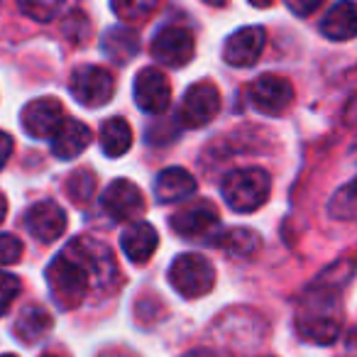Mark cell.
Segmentation results:
<instances>
[{
    "label": "cell",
    "instance_id": "5b68a950",
    "mask_svg": "<svg viewBox=\"0 0 357 357\" xmlns=\"http://www.w3.org/2000/svg\"><path fill=\"white\" fill-rule=\"evenodd\" d=\"M64 250H69L76 259L86 267L91 277V287H98V289H110L115 287L118 282V264H115V257L110 252L108 245L98 243L93 238H76L66 245Z\"/></svg>",
    "mask_w": 357,
    "mask_h": 357
},
{
    "label": "cell",
    "instance_id": "2e32d148",
    "mask_svg": "<svg viewBox=\"0 0 357 357\" xmlns=\"http://www.w3.org/2000/svg\"><path fill=\"white\" fill-rule=\"evenodd\" d=\"M323 37L333 42H347L357 37V6L352 0H340L321 20Z\"/></svg>",
    "mask_w": 357,
    "mask_h": 357
},
{
    "label": "cell",
    "instance_id": "e575fe53",
    "mask_svg": "<svg viewBox=\"0 0 357 357\" xmlns=\"http://www.w3.org/2000/svg\"><path fill=\"white\" fill-rule=\"evenodd\" d=\"M206 6H213V8H220V6H225V0H204Z\"/></svg>",
    "mask_w": 357,
    "mask_h": 357
},
{
    "label": "cell",
    "instance_id": "ffe728a7",
    "mask_svg": "<svg viewBox=\"0 0 357 357\" xmlns=\"http://www.w3.org/2000/svg\"><path fill=\"white\" fill-rule=\"evenodd\" d=\"M100 47H103V52L115 64H128L139 52V37H137V32L130 30V27L118 25V27L105 30L103 40H100Z\"/></svg>",
    "mask_w": 357,
    "mask_h": 357
},
{
    "label": "cell",
    "instance_id": "ac0fdd59",
    "mask_svg": "<svg viewBox=\"0 0 357 357\" xmlns=\"http://www.w3.org/2000/svg\"><path fill=\"white\" fill-rule=\"evenodd\" d=\"M196 191V178L186 169L169 167L157 174L154 178V194L159 204H176Z\"/></svg>",
    "mask_w": 357,
    "mask_h": 357
},
{
    "label": "cell",
    "instance_id": "d6986e66",
    "mask_svg": "<svg viewBox=\"0 0 357 357\" xmlns=\"http://www.w3.org/2000/svg\"><path fill=\"white\" fill-rule=\"evenodd\" d=\"M157 245H159V235L154 230V225L149 223H132L123 233V238H120V248H123L125 257L135 264L149 262Z\"/></svg>",
    "mask_w": 357,
    "mask_h": 357
},
{
    "label": "cell",
    "instance_id": "8992f818",
    "mask_svg": "<svg viewBox=\"0 0 357 357\" xmlns=\"http://www.w3.org/2000/svg\"><path fill=\"white\" fill-rule=\"evenodd\" d=\"M169 225L172 230L184 240H194V243H201V240H211L215 245V238L220 235V218L218 211L208 204V201H196L191 206H184L181 211L169 218Z\"/></svg>",
    "mask_w": 357,
    "mask_h": 357
},
{
    "label": "cell",
    "instance_id": "d4e9b609",
    "mask_svg": "<svg viewBox=\"0 0 357 357\" xmlns=\"http://www.w3.org/2000/svg\"><path fill=\"white\" fill-rule=\"evenodd\" d=\"M162 0H110V8L123 22H142L159 8Z\"/></svg>",
    "mask_w": 357,
    "mask_h": 357
},
{
    "label": "cell",
    "instance_id": "603a6c76",
    "mask_svg": "<svg viewBox=\"0 0 357 357\" xmlns=\"http://www.w3.org/2000/svg\"><path fill=\"white\" fill-rule=\"evenodd\" d=\"M215 245L225 248V252L233 257H255L262 248V238L250 228H233L228 233H220Z\"/></svg>",
    "mask_w": 357,
    "mask_h": 357
},
{
    "label": "cell",
    "instance_id": "cb8c5ba5",
    "mask_svg": "<svg viewBox=\"0 0 357 357\" xmlns=\"http://www.w3.org/2000/svg\"><path fill=\"white\" fill-rule=\"evenodd\" d=\"M328 213L335 220H357V176L333 194L328 201Z\"/></svg>",
    "mask_w": 357,
    "mask_h": 357
},
{
    "label": "cell",
    "instance_id": "9c48e42d",
    "mask_svg": "<svg viewBox=\"0 0 357 357\" xmlns=\"http://www.w3.org/2000/svg\"><path fill=\"white\" fill-rule=\"evenodd\" d=\"M248 96L259 113L277 118V115H282L291 105L294 86L289 84V79H284L279 74H262L259 79H255L250 84Z\"/></svg>",
    "mask_w": 357,
    "mask_h": 357
},
{
    "label": "cell",
    "instance_id": "7c38bea8",
    "mask_svg": "<svg viewBox=\"0 0 357 357\" xmlns=\"http://www.w3.org/2000/svg\"><path fill=\"white\" fill-rule=\"evenodd\" d=\"M100 204H103L105 213L113 220H118V223L137 220L144 213V208H147L139 186L132 184L130 178H115L113 184L105 189Z\"/></svg>",
    "mask_w": 357,
    "mask_h": 357
},
{
    "label": "cell",
    "instance_id": "1f68e13d",
    "mask_svg": "<svg viewBox=\"0 0 357 357\" xmlns=\"http://www.w3.org/2000/svg\"><path fill=\"white\" fill-rule=\"evenodd\" d=\"M100 357H135L132 352H125V350H105Z\"/></svg>",
    "mask_w": 357,
    "mask_h": 357
},
{
    "label": "cell",
    "instance_id": "836d02e7",
    "mask_svg": "<svg viewBox=\"0 0 357 357\" xmlns=\"http://www.w3.org/2000/svg\"><path fill=\"white\" fill-rule=\"evenodd\" d=\"M250 6H255V8H267V6H272V0H250Z\"/></svg>",
    "mask_w": 357,
    "mask_h": 357
},
{
    "label": "cell",
    "instance_id": "52a82bcc",
    "mask_svg": "<svg viewBox=\"0 0 357 357\" xmlns=\"http://www.w3.org/2000/svg\"><path fill=\"white\" fill-rule=\"evenodd\" d=\"M69 91L86 108H100L110 103L115 93V76L108 69L96 64H84L74 69L69 81Z\"/></svg>",
    "mask_w": 357,
    "mask_h": 357
},
{
    "label": "cell",
    "instance_id": "4fadbf2b",
    "mask_svg": "<svg viewBox=\"0 0 357 357\" xmlns=\"http://www.w3.org/2000/svg\"><path fill=\"white\" fill-rule=\"evenodd\" d=\"M135 103L144 113L159 115L169 108V100H172V84L164 76V71L159 69H142L135 76Z\"/></svg>",
    "mask_w": 357,
    "mask_h": 357
},
{
    "label": "cell",
    "instance_id": "d6a6232c",
    "mask_svg": "<svg viewBox=\"0 0 357 357\" xmlns=\"http://www.w3.org/2000/svg\"><path fill=\"white\" fill-rule=\"evenodd\" d=\"M6 213H8V199L3 194H0V223L6 220Z\"/></svg>",
    "mask_w": 357,
    "mask_h": 357
},
{
    "label": "cell",
    "instance_id": "4316f807",
    "mask_svg": "<svg viewBox=\"0 0 357 357\" xmlns=\"http://www.w3.org/2000/svg\"><path fill=\"white\" fill-rule=\"evenodd\" d=\"M20 10L25 13L27 17L40 22H50L52 17H56V13L61 10L64 0H17Z\"/></svg>",
    "mask_w": 357,
    "mask_h": 357
},
{
    "label": "cell",
    "instance_id": "8fae6325",
    "mask_svg": "<svg viewBox=\"0 0 357 357\" xmlns=\"http://www.w3.org/2000/svg\"><path fill=\"white\" fill-rule=\"evenodd\" d=\"M64 120H66L64 105L56 98H50V96L30 100V103L22 108V115H20V123H22V128H25V132L35 139L54 137V132L61 128Z\"/></svg>",
    "mask_w": 357,
    "mask_h": 357
},
{
    "label": "cell",
    "instance_id": "6da1fadb",
    "mask_svg": "<svg viewBox=\"0 0 357 357\" xmlns=\"http://www.w3.org/2000/svg\"><path fill=\"white\" fill-rule=\"evenodd\" d=\"M296 331L303 340L316 345H331L340 335V316L333 291H328L321 282L303 298V306L296 316Z\"/></svg>",
    "mask_w": 357,
    "mask_h": 357
},
{
    "label": "cell",
    "instance_id": "44dd1931",
    "mask_svg": "<svg viewBox=\"0 0 357 357\" xmlns=\"http://www.w3.org/2000/svg\"><path fill=\"white\" fill-rule=\"evenodd\" d=\"M52 326H54V321H52V316L47 313V308H42V306H25L20 311V316H17L13 333H15V335L20 337L22 342L32 345V342L42 340V337H45L47 333L52 331Z\"/></svg>",
    "mask_w": 357,
    "mask_h": 357
},
{
    "label": "cell",
    "instance_id": "30bf717a",
    "mask_svg": "<svg viewBox=\"0 0 357 357\" xmlns=\"http://www.w3.org/2000/svg\"><path fill=\"white\" fill-rule=\"evenodd\" d=\"M149 52H152L154 61H159L164 66H172V69H178V66H186L194 59L196 42L194 35L189 30H184V27H164L152 40Z\"/></svg>",
    "mask_w": 357,
    "mask_h": 357
},
{
    "label": "cell",
    "instance_id": "7a4b0ae2",
    "mask_svg": "<svg viewBox=\"0 0 357 357\" xmlns=\"http://www.w3.org/2000/svg\"><path fill=\"white\" fill-rule=\"evenodd\" d=\"M45 277H47V287H50L52 298H54L56 306L64 308V311H71V308L81 306L91 291L89 272H86V267L69 252V250H64V252L52 259Z\"/></svg>",
    "mask_w": 357,
    "mask_h": 357
},
{
    "label": "cell",
    "instance_id": "f546056e",
    "mask_svg": "<svg viewBox=\"0 0 357 357\" xmlns=\"http://www.w3.org/2000/svg\"><path fill=\"white\" fill-rule=\"evenodd\" d=\"M323 0H287V8L298 17H308L311 13H316L321 8Z\"/></svg>",
    "mask_w": 357,
    "mask_h": 357
},
{
    "label": "cell",
    "instance_id": "3957f363",
    "mask_svg": "<svg viewBox=\"0 0 357 357\" xmlns=\"http://www.w3.org/2000/svg\"><path fill=\"white\" fill-rule=\"evenodd\" d=\"M220 191H223L228 208L238 211V213H252L269 199L272 178L264 169L257 167L238 169V172H230L223 178Z\"/></svg>",
    "mask_w": 357,
    "mask_h": 357
},
{
    "label": "cell",
    "instance_id": "277c9868",
    "mask_svg": "<svg viewBox=\"0 0 357 357\" xmlns=\"http://www.w3.org/2000/svg\"><path fill=\"white\" fill-rule=\"evenodd\" d=\"M169 284L184 298L206 296L215 284V267L204 255H178L169 267Z\"/></svg>",
    "mask_w": 357,
    "mask_h": 357
},
{
    "label": "cell",
    "instance_id": "5bb4252c",
    "mask_svg": "<svg viewBox=\"0 0 357 357\" xmlns=\"http://www.w3.org/2000/svg\"><path fill=\"white\" fill-rule=\"evenodd\" d=\"M66 225H69V218H66L64 208L54 201H40V204L30 206V211L25 213V228L30 230L32 238L45 245L59 240Z\"/></svg>",
    "mask_w": 357,
    "mask_h": 357
},
{
    "label": "cell",
    "instance_id": "4dcf8cb0",
    "mask_svg": "<svg viewBox=\"0 0 357 357\" xmlns=\"http://www.w3.org/2000/svg\"><path fill=\"white\" fill-rule=\"evenodd\" d=\"M10 154H13V137L8 132H3V130H0V169L8 164Z\"/></svg>",
    "mask_w": 357,
    "mask_h": 357
},
{
    "label": "cell",
    "instance_id": "e0dca14e",
    "mask_svg": "<svg viewBox=\"0 0 357 357\" xmlns=\"http://www.w3.org/2000/svg\"><path fill=\"white\" fill-rule=\"evenodd\" d=\"M91 144V128L84 125L81 120H71L66 118L61 123V128L54 132L52 137V152H54L56 159H74L84 152Z\"/></svg>",
    "mask_w": 357,
    "mask_h": 357
},
{
    "label": "cell",
    "instance_id": "d590c367",
    "mask_svg": "<svg viewBox=\"0 0 357 357\" xmlns=\"http://www.w3.org/2000/svg\"><path fill=\"white\" fill-rule=\"evenodd\" d=\"M184 357H208L206 352H201V350H194V352H189V355H184Z\"/></svg>",
    "mask_w": 357,
    "mask_h": 357
},
{
    "label": "cell",
    "instance_id": "ba28073f",
    "mask_svg": "<svg viewBox=\"0 0 357 357\" xmlns=\"http://www.w3.org/2000/svg\"><path fill=\"white\" fill-rule=\"evenodd\" d=\"M220 110V93L211 81H199L189 86L184 100L178 105V123L184 128H204L218 115Z\"/></svg>",
    "mask_w": 357,
    "mask_h": 357
},
{
    "label": "cell",
    "instance_id": "484cf974",
    "mask_svg": "<svg viewBox=\"0 0 357 357\" xmlns=\"http://www.w3.org/2000/svg\"><path fill=\"white\" fill-rule=\"evenodd\" d=\"M66 194L76 206H86L96 194V174L91 169H76L66 178Z\"/></svg>",
    "mask_w": 357,
    "mask_h": 357
},
{
    "label": "cell",
    "instance_id": "7402d4cb",
    "mask_svg": "<svg viewBox=\"0 0 357 357\" xmlns=\"http://www.w3.org/2000/svg\"><path fill=\"white\" fill-rule=\"evenodd\" d=\"M132 147V128L125 118H110L100 128V149L108 157L118 159Z\"/></svg>",
    "mask_w": 357,
    "mask_h": 357
},
{
    "label": "cell",
    "instance_id": "74e56055",
    "mask_svg": "<svg viewBox=\"0 0 357 357\" xmlns=\"http://www.w3.org/2000/svg\"><path fill=\"white\" fill-rule=\"evenodd\" d=\"M0 357H17V355H0Z\"/></svg>",
    "mask_w": 357,
    "mask_h": 357
},
{
    "label": "cell",
    "instance_id": "f1b7e54d",
    "mask_svg": "<svg viewBox=\"0 0 357 357\" xmlns=\"http://www.w3.org/2000/svg\"><path fill=\"white\" fill-rule=\"evenodd\" d=\"M22 257V243L10 233H0V267L15 264Z\"/></svg>",
    "mask_w": 357,
    "mask_h": 357
},
{
    "label": "cell",
    "instance_id": "9a60e30c",
    "mask_svg": "<svg viewBox=\"0 0 357 357\" xmlns=\"http://www.w3.org/2000/svg\"><path fill=\"white\" fill-rule=\"evenodd\" d=\"M264 50V30L262 27H243V30L233 32L225 40L223 47V59L230 66H252L262 56Z\"/></svg>",
    "mask_w": 357,
    "mask_h": 357
},
{
    "label": "cell",
    "instance_id": "83f0119b",
    "mask_svg": "<svg viewBox=\"0 0 357 357\" xmlns=\"http://www.w3.org/2000/svg\"><path fill=\"white\" fill-rule=\"evenodd\" d=\"M17 294H20V279L8 272H0V316H6Z\"/></svg>",
    "mask_w": 357,
    "mask_h": 357
},
{
    "label": "cell",
    "instance_id": "8d00e7d4",
    "mask_svg": "<svg viewBox=\"0 0 357 357\" xmlns=\"http://www.w3.org/2000/svg\"><path fill=\"white\" fill-rule=\"evenodd\" d=\"M42 357H59V355H52V352H50V355H42Z\"/></svg>",
    "mask_w": 357,
    "mask_h": 357
}]
</instances>
